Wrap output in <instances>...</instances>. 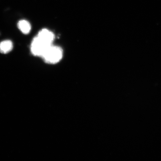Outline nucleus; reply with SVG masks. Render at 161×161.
Listing matches in <instances>:
<instances>
[{
    "instance_id": "f257e3e1",
    "label": "nucleus",
    "mask_w": 161,
    "mask_h": 161,
    "mask_svg": "<svg viewBox=\"0 0 161 161\" xmlns=\"http://www.w3.org/2000/svg\"><path fill=\"white\" fill-rule=\"evenodd\" d=\"M63 56V51L58 46L51 45L44 52L42 57L46 63L55 64L58 63Z\"/></svg>"
},
{
    "instance_id": "f03ea898",
    "label": "nucleus",
    "mask_w": 161,
    "mask_h": 161,
    "mask_svg": "<svg viewBox=\"0 0 161 161\" xmlns=\"http://www.w3.org/2000/svg\"><path fill=\"white\" fill-rule=\"evenodd\" d=\"M50 45L46 44L36 36L31 42L30 50L34 56L42 57L46 50Z\"/></svg>"
},
{
    "instance_id": "7ed1b4c3",
    "label": "nucleus",
    "mask_w": 161,
    "mask_h": 161,
    "mask_svg": "<svg viewBox=\"0 0 161 161\" xmlns=\"http://www.w3.org/2000/svg\"><path fill=\"white\" fill-rule=\"evenodd\" d=\"M37 36L45 43L50 45H52L55 39V36L53 33L46 29L40 30Z\"/></svg>"
},
{
    "instance_id": "20e7f679",
    "label": "nucleus",
    "mask_w": 161,
    "mask_h": 161,
    "mask_svg": "<svg viewBox=\"0 0 161 161\" xmlns=\"http://www.w3.org/2000/svg\"><path fill=\"white\" fill-rule=\"evenodd\" d=\"M13 44L11 40H5L0 42V53H9L13 49Z\"/></svg>"
},
{
    "instance_id": "39448f33",
    "label": "nucleus",
    "mask_w": 161,
    "mask_h": 161,
    "mask_svg": "<svg viewBox=\"0 0 161 161\" xmlns=\"http://www.w3.org/2000/svg\"><path fill=\"white\" fill-rule=\"evenodd\" d=\"M18 27L22 33L27 35L31 30V25L29 22L25 19L20 20L18 23Z\"/></svg>"
}]
</instances>
